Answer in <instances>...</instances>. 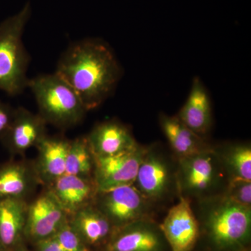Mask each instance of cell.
Wrapping results in <instances>:
<instances>
[{
    "mask_svg": "<svg viewBox=\"0 0 251 251\" xmlns=\"http://www.w3.org/2000/svg\"><path fill=\"white\" fill-rule=\"evenodd\" d=\"M176 161L178 196L192 202L224 194L229 178L214 147Z\"/></svg>",
    "mask_w": 251,
    "mask_h": 251,
    "instance_id": "cell-5",
    "label": "cell"
},
{
    "mask_svg": "<svg viewBox=\"0 0 251 251\" xmlns=\"http://www.w3.org/2000/svg\"><path fill=\"white\" fill-rule=\"evenodd\" d=\"M28 87L35 98L38 114L47 125L59 129L80 125L88 112L76 92L55 73L29 79Z\"/></svg>",
    "mask_w": 251,
    "mask_h": 251,
    "instance_id": "cell-3",
    "label": "cell"
},
{
    "mask_svg": "<svg viewBox=\"0 0 251 251\" xmlns=\"http://www.w3.org/2000/svg\"><path fill=\"white\" fill-rule=\"evenodd\" d=\"M69 223L87 245L105 242L116 230L94 203L69 216Z\"/></svg>",
    "mask_w": 251,
    "mask_h": 251,
    "instance_id": "cell-19",
    "label": "cell"
},
{
    "mask_svg": "<svg viewBox=\"0 0 251 251\" xmlns=\"http://www.w3.org/2000/svg\"><path fill=\"white\" fill-rule=\"evenodd\" d=\"M178 118L195 133L206 138L212 126V112L207 92L199 77L193 80L191 92Z\"/></svg>",
    "mask_w": 251,
    "mask_h": 251,
    "instance_id": "cell-18",
    "label": "cell"
},
{
    "mask_svg": "<svg viewBox=\"0 0 251 251\" xmlns=\"http://www.w3.org/2000/svg\"><path fill=\"white\" fill-rule=\"evenodd\" d=\"M94 203L115 229L150 219L153 208L133 184L99 191Z\"/></svg>",
    "mask_w": 251,
    "mask_h": 251,
    "instance_id": "cell-7",
    "label": "cell"
},
{
    "mask_svg": "<svg viewBox=\"0 0 251 251\" xmlns=\"http://www.w3.org/2000/svg\"><path fill=\"white\" fill-rule=\"evenodd\" d=\"M177 161L159 144L147 147L133 185L153 206L178 197Z\"/></svg>",
    "mask_w": 251,
    "mask_h": 251,
    "instance_id": "cell-6",
    "label": "cell"
},
{
    "mask_svg": "<svg viewBox=\"0 0 251 251\" xmlns=\"http://www.w3.org/2000/svg\"><path fill=\"white\" fill-rule=\"evenodd\" d=\"M15 108L0 100V141L7 133L14 118Z\"/></svg>",
    "mask_w": 251,
    "mask_h": 251,
    "instance_id": "cell-25",
    "label": "cell"
},
{
    "mask_svg": "<svg viewBox=\"0 0 251 251\" xmlns=\"http://www.w3.org/2000/svg\"><path fill=\"white\" fill-rule=\"evenodd\" d=\"M68 215L93 204L98 193L94 177L64 174L46 188Z\"/></svg>",
    "mask_w": 251,
    "mask_h": 251,
    "instance_id": "cell-14",
    "label": "cell"
},
{
    "mask_svg": "<svg viewBox=\"0 0 251 251\" xmlns=\"http://www.w3.org/2000/svg\"><path fill=\"white\" fill-rule=\"evenodd\" d=\"M214 150L230 179L251 181V147L249 143L215 145Z\"/></svg>",
    "mask_w": 251,
    "mask_h": 251,
    "instance_id": "cell-21",
    "label": "cell"
},
{
    "mask_svg": "<svg viewBox=\"0 0 251 251\" xmlns=\"http://www.w3.org/2000/svg\"><path fill=\"white\" fill-rule=\"evenodd\" d=\"M41 184L34 161L11 160L0 165V201H26Z\"/></svg>",
    "mask_w": 251,
    "mask_h": 251,
    "instance_id": "cell-15",
    "label": "cell"
},
{
    "mask_svg": "<svg viewBox=\"0 0 251 251\" xmlns=\"http://www.w3.org/2000/svg\"><path fill=\"white\" fill-rule=\"evenodd\" d=\"M159 226L150 219L135 221L116 229L108 251H161L163 242Z\"/></svg>",
    "mask_w": 251,
    "mask_h": 251,
    "instance_id": "cell-13",
    "label": "cell"
},
{
    "mask_svg": "<svg viewBox=\"0 0 251 251\" xmlns=\"http://www.w3.org/2000/svg\"><path fill=\"white\" fill-rule=\"evenodd\" d=\"M31 14L27 2L19 13L0 23V91L10 97L22 94L29 84L27 73L31 59L23 35Z\"/></svg>",
    "mask_w": 251,
    "mask_h": 251,
    "instance_id": "cell-4",
    "label": "cell"
},
{
    "mask_svg": "<svg viewBox=\"0 0 251 251\" xmlns=\"http://www.w3.org/2000/svg\"><path fill=\"white\" fill-rule=\"evenodd\" d=\"M70 140L63 135H46L38 143L34 161L41 184L49 187L66 173V161Z\"/></svg>",
    "mask_w": 251,
    "mask_h": 251,
    "instance_id": "cell-16",
    "label": "cell"
},
{
    "mask_svg": "<svg viewBox=\"0 0 251 251\" xmlns=\"http://www.w3.org/2000/svg\"><path fill=\"white\" fill-rule=\"evenodd\" d=\"M0 251H5L3 248L1 247V245H0Z\"/></svg>",
    "mask_w": 251,
    "mask_h": 251,
    "instance_id": "cell-26",
    "label": "cell"
},
{
    "mask_svg": "<svg viewBox=\"0 0 251 251\" xmlns=\"http://www.w3.org/2000/svg\"><path fill=\"white\" fill-rule=\"evenodd\" d=\"M54 73L72 87L90 111L99 108L113 93L122 69L108 44L86 39L68 47Z\"/></svg>",
    "mask_w": 251,
    "mask_h": 251,
    "instance_id": "cell-1",
    "label": "cell"
},
{
    "mask_svg": "<svg viewBox=\"0 0 251 251\" xmlns=\"http://www.w3.org/2000/svg\"><path fill=\"white\" fill-rule=\"evenodd\" d=\"M47 124L39 115L27 109L15 108L14 116L9 130L1 143L13 156H23L28 150L36 148L47 135Z\"/></svg>",
    "mask_w": 251,
    "mask_h": 251,
    "instance_id": "cell-11",
    "label": "cell"
},
{
    "mask_svg": "<svg viewBox=\"0 0 251 251\" xmlns=\"http://www.w3.org/2000/svg\"><path fill=\"white\" fill-rule=\"evenodd\" d=\"M197 202L199 219L218 249H239L247 244L251 236V207L237 204L224 195Z\"/></svg>",
    "mask_w": 251,
    "mask_h": 251,
    "instance_id": "cell-2",
    "label": "cell"
},
{
    "mask_svg": "<svg viewBox=\"0 0 251 251\" xmlns=\"http://www.w3.org/2000/svg\"><path fill=\"white\" fill-rule=\"evenodd\" d=\"M85 138L94 157L112 156L138 144L130 128L115 119L97 124Z\"/></svg>",
    "mask_w": 251,
    "mask_h": 251,
    "instance_id": "cell-12",
    "label": "cell"
},
{
    "mask_svg": "<svg viewBox=\"0 0 251 251\" xmlns=\"http://www.w3.org/2000/svg\"><path fill=\"white\" fill-rule=\"evenodd\" d=\"M224 195L237 204L251 207V181L230 179Z\"/></svg>",
    "mask_w": 251,
    "mask_h": 251,
    "instance_id": "cell-24",
    "label": "cell"
},
{
    "mask_svg": "<svg viewBox=\"0 0 251 251\" xmlns=\"http://www.w3.org/2000/svg\"><path fill=\"white\" fill-rule=\"evenodd\" d=\"M52 237L58 242L64 251H90L80 236L69 224V219Z\"/></svg>",
    "mask_w": 251,
    "mask_h": 251,
    "instance_id": "cell-23",
    "label": "cell"
},
{
    "mask_svg": "<svg viewBox=\"0 0 251 251\" xmlns=\"http://www.w3.org/2000/svg\"><path fill=\"white\" fill-rule=\"evenodd\" d=\"M68 219L69 215L46 188L28 204L25 234L36 243L53 237Z\"/></svg>",
    "mask_w": 251,
    "mask_h": 251,
    "instance_id": "cell-10",
    "label": "cell"
},
{
    "mask_svg": "<svg viewBox=\"0 0 251 251\" xmlns=\"http://www.w3.org/2000/svg\"><path fill=\"white\" fill-rule=\"evenodd\" d=\"M159 125L176 160L211 150L214 145L190 129L176 116L161 113Z\"/></svg>",
    "mask_w": 251,
    "mask_h": 251,
    "instance_id": "cell-17",
    "label": "cell"
},
{
    "mask_svg": "<svg viewBox=\"0 0 251 251\" xmlns=\"http://www.w3.org/2000/svg\"><path fill=\"white\" fill-rule=\"evenodd\" d=\"M94 156L85 136L71 140L66 161L65 174L93 177Z\"/></svg>",
    "mask_w": 251,
    "mask_h": 251,
    "instance_id": "cell-22",
    "label": "cell"
},
{
    "mask_svg": "<svg viewBox=\"0 0 251 251\" xmlns=\"http://www.w3.org/2000/svg\"><path fill=\"white\" fill-rule=\"evenodd\" d=\"M146 148L138 143L124 152L94 157L93 177L98 191L133 184Z\"/></svg>",
    "mask_w": 251,
    "mask_h": 251,
    "instance_id": "cell-8",
    "label": "cell"
},
{
    "mask_svg": "<svg viewBox=\"0 0 251 251\" xmlns=\"http://www.w3.org/2000/svg\"><path fill=\"white\" fill-rule=\"evenodd\" d=\"M178 199L159 227L171 251H190L199 237L200 224L191 201L181 196Z\"/></svg>",
    "mask_w": 251,
    "mask_h": 251,
    "instance_id": "cell-9",
    "label": "cell"
},
{
    "mask_svg": "<svg viewBox=\"0 0 251 251\" xmlns=\"http://www.w3.org/2000/svg\"><path fill=\"white\" fill-rule=\"evenodd\" d=\"M27 209L25 200L0 201V245L5 251L16 247L25 234Z\"/></svg>",
    "mask_w": 251,
    "mask_h": 251,
    "instance_id": "cell-20",
    "label": "cell"
}]
</instances>
